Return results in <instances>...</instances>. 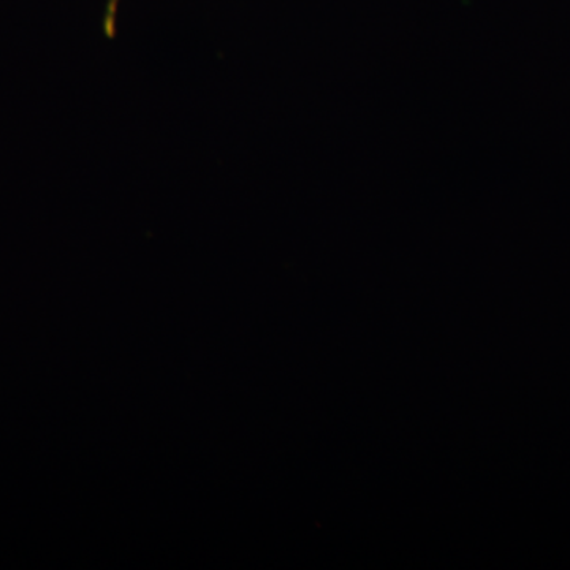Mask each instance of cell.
I'll list each match as a JSON object with an SVG mask.
<instances>
[{
  "label": "cell",
  "instance_id": "6da1fadb",
  "mask_svg": "<svg viewBox=\"0 0 570 570\" xmlns=\"http://www.w3.org/2000/svg\"><path fill=\"white\" fill-rule=\"evenodd\" d=\"M119 0H108L104 17V32L108 39L116 36V14H118Z\"/></svg>",
  "mask_w": 570,
  "mask_h": 570
}]
</instances>
